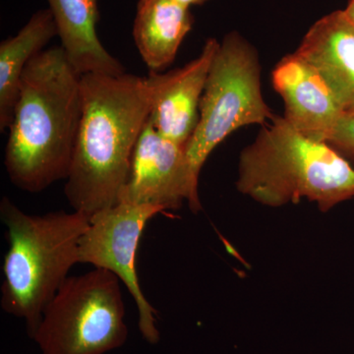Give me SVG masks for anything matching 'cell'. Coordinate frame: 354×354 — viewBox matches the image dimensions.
Listing matches in <instances>:
<instances>
[{
    "mask_svg": "<svg viewBox=\"0 0 354 354\" xmlns=\"http://www.w3.org/2000/svg\"><path fill=\"white\" fill-rule=\"evenodd\" d=\"M82 116L64 194L92 218L115 206L156 97L153 76H81Z\"/></svg>",
    "mask_w": 354,
    "mask_h": 354,
    "instance_id": "1",
    "label": "cell"
},
{
    "mask_svg": "<svg viewBox=\"0 0 354 354\" xmlns=\"http://www.w3.org/2000/svg\"><path fill=\"white\" fill-rule=\"evenodd\" d=\"M82 116L81 75L62 46L43 50L23 72L4 153L11 183L30 193L68 177Z\"/></svg>",
    "mask_w": 354,
    "mask_h": 354,
    "instance_id": "2",
    "label": "cell"
},
{
    "mask_svg": "<svg viewBox=\"0 0 354 354\" xmlns=\"http://www.w3.org/2000/svg\"><path fill=\"white\" fill-rule=\"evenodd\" d=\"M236 187L263 206L306 199L326 213L354 198V167L325 142L307 138L274 115L241 151Z\"/></svg>",
    "mask_w": 354,
    "mask_h": 354,
    "instance_id": "3",
    "label": "cell"
},
{
    "mask_svg": "<svg viewBox=\"0 0 354 354\" xmlns=\"http://www.w3.org/2000/svg\"><path fill=\"white\" fill-rule=\"evenodd\" d=\"M0 218L9 244L0 305L6 313L24 320L32 339L44 309L79 263V244L91 218L64 209L30 215L6 196L0 202Z\"/></svg>",
    "mask_w": 354,
    "mask_h": 354,
    "instance_id": "4",
    "label": "cell"
},
{
    "mask_svg": "<svg viewBox=\"0 0 354 354\" xmlns=\"http://www.w3.org/2000/svg\"><path fill=\"white\" fill-rule=\"evenodd\" d=\"M199 113L196 129L184 146L197 185L207 158L228 135L248 125L265 127L274 116L261 91L257 51L236 31L218 44Z\"/></svg>",
    "mask_w": 354,
    "mask_h": 354,
    "instance_id": "5",
    "label": "cell"
},
{
    "mask_svg": "<svg viewBox=\"0 0 354 354\" xmlns=\"http://www.w3.org/2000/svg\"><path fill=\"white\" fill-rule=\"evenodd\" d=\"M127 339L120 279L100 268L67 278L32 337L41 354H106Z\"/></svg>",
    "mask_w": 354,
    "mask_h": 354,
    "instance_id": "6",
    "label": "cell"
},
{
    "mask_svg": "<svg viewBox=\"0 0 354 354\" xmlns=\"http://www.w3.org/2000/svg\"><path fill=\"white\" fill-rule=\"evenodd\" d=\"M162 209L118 203L91 218L90 225L79 244V263L113 272L131 293L138 310V328L150 344L160 339L157 311L142 290L136 271L140 239L148 221Z\"/></svg>",
    "mask_w": 354,
    "mask_h": 354,
    "instance_id": "7",
    "label": "cell"
},
{
    "mask_svg": "<svg viewBox=\"0 0 354 354\" xmlns=\"http://www.w3.org/2000/svg\"><path fill=\"white\" fill-rule=\"evenodd\" d=\"M184 201L192 213L201 211L185 149L160 134L148 120L133 152L118 203L158 207L165 212L181 208Z\"/></svg>",
    "mask_w": 354,
    "mask_h": 354,
    "instance_id": "8",
    "label": "cell"
},
{
    "mask_svg": "<svg viewBox=\"0 0 354 354\" xmlns=\"http://www.w3.org/2000/svg\"><path fill=\"white\" fill-rule=\"evenodd\" d=\"M218 41L208 39L199 57L183 68L150 72L156 97L149 120L165 138L185 146L199 121L200 102Z\"/></svg>",
    "mask_w": 354,
    "mask_h": 354,
    "instance_id": "9",
    "label": "cell"
},
{
    "mask_svg": "<svg viewBox=\"0 0 354 354\" xmlns=\"http://www.w3.org/2000/svg\"><path fill=\"white\" fill-rule=\"evenodd\" d=\"M272 82L285 102L286 122L307 138L326 143L344 113L320 74L295 53L277 64Z\"/></svg>",
    "mask_w": 354,
    "mask_h": 354,
    "instance_id": "10",
    "label": "cell"
},
{
    "mask_svg": "<svg viewBox=\"0 0 354 354\" xmlns=\"http://www.w3.org/2000/svg\"><path fill=\"white\" fill-rule=\"evenodd\" d=\"M295 53L320 74L342 113H354V25L344 11L314 23Z\"/></svg>",
    "mask_w": 354,
    "mask_h": 354,
    "instance_id": "11",
    "label": "cell"
},
{
    "mask_svg": "<svg viewBox=\"0 0 354 354\" xmlns=\"http://www.w3.org/2000/svg\"><path fill=\"white\" fill-rule=\"evenodd\" d=\"M65 57L77 73L120 76L125 68L97 35V0H48Z\"/></svg>",
    "mask_w": 354,
    "mask_h": 354,
    "instance_id": "12",
    "label": "cell"
},
{
    "mask_svg": "<svg viewBox=\"0 0 354 354\" xmlns=\"http://www.w3.org/2000/svg\"><path fill=\"white\" fill-rule=\"evenodd\" d=\"M193 24L189 7L176 0H138L133 38L150 72L160 73L174 62Z\"/></svg>",
    "mask_w": 354,
    "mask_h": 354,
    "instance_id": "13",
    "label": "cell"
},
{
    "mask_svg": "<svg viewBox=\"0 0 354 354\" xmlns=\"http://www.w3.org/2000/svg\"><path fill=\"white\" fill-rule=\"evenodd\" d=\"M55 36L57 25L48 8L35 13L16 36L0 44V131L10 127L26 67Z\"/></svg>",
    "mask_w": 354,
    "mask_h": 354,
    "instance_id": "14",
    "label": "cell"
},
{
    "mask_svg": "<svg viewBox=\"0 0 354 354\" xmlns=\"http://www.w3.org/2000/svg\"><path fill=\"white\" fill-rule=\"evenodd\" d=\"M326 143L354 167V113H344Z\"/></svg>",
    "mask_w": 354,
    "mask_h": 354,
    "instance_id": "15",
    "label": "cell"
},
{
    "mask_svg": "<svg viewBox=\"0 0 354 354\" xmlns=\"http://www.w3.org/2000/svg\"><path fill=\"white\" fill-rule=\"evenodd\" d=\"M344 15L354 25V0H349L348 6L344 9Z\"/></svg>",
    "mask_w": 354,
    "mask_h": 354,
    "instance_id": "16",
    "label": "cell"
},
{
    "mask_svg": "<svg viewBox=\"0 0 354 354\" xmlns=\"http://www.w3.org/2000/svg\"><path fill=\"white\" fill-rule=\"evenodd\" d=\"M179 3L186 7H190L192 6H202V4L206 3L209 0H176Z\"/></svg>",
    "mask_w": 354,
    "mask_h": 354,
    "instance_id": "17",
    "label": "cell"
}]
</instances>
